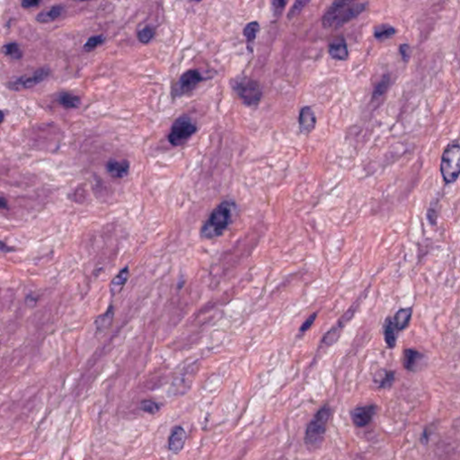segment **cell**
Wrapping results in <instances>:
<instances>
[{"instance_id":"obj_3","label":"cell","mask_w":460,"mask_h":460,"mask_svg":"<svg viewBox=\"0 0 460 460\" xmlns=\"http://www.w3.org/2000/svg\"><path fill=\"white\" fill-rule=\"evenodd\" d=\"M330 416L331 408L329 405H325L309 422L305 434V443L308 449L315 450L322 444Z\"/></svg>"},{"instance_id":"obj_35","label":"cell","mask_w":460,"mask_h":460,"mask_svg":"<svg viewBox=\"0 0 460 460\" xmlns=\"http://www.w3.org/2000/svg\"><path fill=\"white\" fill-rule=\"evenodd\" d=\"M12 251H14V249H13L12 247L8 246L7 245H5V243H3V242L0 241V252L8 253V252H12Z\"/></svg>"},{"instance_id":"obj_29","label":"cell","mask_w":460,"mask_h":460,"mask_svg":"<svg viewBox=\"0 0 460 460\" xmlns=\"http://www.w3.org/2000/svg\"><path fill=\"white\" fill-rule=\"evenodd\" d=\"M308 3H309L308 1H296L293 5L291 6L289 13H288V18L291 20V19L297 17Z\"/></svg>"},{"instance_id":"obj_19","label":"cell","mask_w":460,"mask_h":460,"mask_svg":"<svg viewBox=\"0 0 460 460\" xmlns=\"http://www.w3.org/2000/svg\"><path fill=\"white\" fill-rule=\"evenodd\" d=\"M259 31H260V25L256 21H253L248 25H246L244 29V35H245V40H246L247 50L250 52H253L254 43H255L256 36L258 35Z\"/></svg>"},{"instance_id":"obj_32","label":"cell","mask_w":460,"mask_h":460,"mask_svg":"<svg viewBox=\"0 0 460 460\" xmlns=\"http://www.w3.org/2000/svg\"><path fill=\"white\" fill-rule=\"evenodd\" d=\"M427 218H428V220H429V222L431 225L435 226L437 224V219H438L437 210L433 209L432 207L429 208V210L427 211Z\"/></svg>"},{"instance_id":"obj_28","label":"cell","mask_w":460,"mask_h":460,"mask_svg":"<svg viewBox=\"0 0 460 460\" xmlns=\"http://www.w3.org/2000/svg\"><path fill=\"white\" fill-rule=\"evenodd\" d=\"M105 40L104 35L92 36L88 40H86V42L84 45V50L85 51H91V50H95V48H97L98 46L103 44Z\"/></svg>"},{"instance_id":"obj_22","label":"cell","mask_w":460,"mask_h":460,"mask_svg":"<svg viewBox=\"0 0 460 460\" xmlns=\"http://www.w3.org/2000/svg\"><path fill=\"white\" fill-rule=\"evenodd\" d=\"M129 274H130L129 268L126 267L123 270H120L115 279L112 280V282H111V293L113 295H115V294L120 292L121 289L123 288V286L125 285L128 278H129Z\"/></svg>"},{"instance_id":"obj_8","label":"cell","mask_w":460,"mask_h":460,"mask_svg":"<svg viewBox=\"0 0 460 460\" xmlns=\"http://www.w3.org/2000/svg\"><path fill=\"white\" fill-rule=\"evenodd\" d=\"M205 80V77L200 74L199 70H188L180 78L175 85L174 95L176 96L189 94L195 89L199 84Z\"/></svg>"},{"instance_id":"obj_11","label":"cell","mask_w":460,"mask_h":460,"mask_svg":"<svg viewBox=\"0 0 460 460\" xmlns=\"http://www.w3.org/2000/svg\"><path fill=\"white\" fill-rule=\"evenodd\" d=\"M377 406L375 405H364L355 408L351 412V419L357 427H365L372 421L375 415Z\"/></svg>"},{"instance_id":"obj_25","label":"cell","mask_w":460,"mask_h":460,"mask_svg":"<svg viewBox=\"0 0 460 460\" xmlns=\"http://www.w3.org/2000/svg\"><path fill=\"white\" fill-rule=\"evenodd\" d=\"M2 51L4 52L5 55L9 56L14 60H20L23 57V52L21 50L20 46L18 45L16 42L6 43L5 45L2 47Z\"/></svg>"},{"instance_id":"obj_21","label":"cell","mask_w":460,"mask_h":460,"mask_svg":"<svg viewBox=\"0 0 460 460\" xmlns=\"http://www.w3.org/2000/svg\"><path fill=\"white\" fill-rule=\"evenodd\" d=\"M389 83H390V76L388 74L382 76V77L376 84L373 92H372L373 102L380 100V98H382L385 95V93L388 90Z\"/></svg>"},{"instance_id":"obj_9","label":"cell","mask_w":460,"mask_h":460,"mask_svg":"<svg viewBox=\"0 0 460 460\" xmlns=\"http://www.w3.org/2000/svg\"><path fill=\"white\" fill-rule=\"evenodd\" d=\"M361 299H362V298H359V300L356 301L355 303H354V305L351 306L350 309L347 311L345 315H343L340 319L338 320L337 324H336L333 328H331L330 330L328 331V332L324 335L323 340H322V344H323V345H326V346H332V345H335V343L338 341L339 337H340L341 332L343 330V328L345 327V325L350 321V318L355 314L357 308H358L359 306H360Z\"/></svg>"},{"instance_id":"obj_24","label":"cell","mask_w":460,"mask_h":460,"mask_svg":"<svg viewBox=\"0 0 460 460\" xmlns=\"http://www.w3.org/2000/svg\"><path fill=\"white\" fill-rule=\"evenodd\" d=\"M58 102L67 109H75L80 105V98L70 93H61L58 96Z\"/></svg>"},{"instance_id":"obj_6","label":"cell","mask_w":460,"mask_h":460,"mask_svg":"<svg viewBox=\"0 0 460 460\" xmlns=\"http://www.w3.org/2000/svg\"><path fill=\"white\" fill-rule=\"evenodd\" d=\"M197 131V127L189 117L182 116L175 120L168 135L171 145L179 147L185 144Z\"/></svg>"},{"instance_id":"obj_30","label":"cell","mask_w":460,"mask_h":460,"mask_svg":"<svg viewBox=\"0 0 460 460\" xmlns=\"http://www.w3.org/2000/svg\"><path fill=\"white\" fill-rule=\"evenodd\" d=\"M316 317H317V313H316V312L313 313V314H311V315L306 319L305 322L300 326V334H304L307 331L309 330V328H310L311 326L313 325V324L315 323Z\"/></svg>"},{"instance_id":"obj_23","label":"cell","mask_w":460,"mask_h":460,"mask_svg":"<svg viewBox=\"0 0 460 460\" xmlns=\"http://www.w3.org/2000/svg\"><path fill=\"white\" fill-rule=\"evenodd\" d=\"M373 34L377 40H384L393 37L396 34V29L389 24H381L376 26Z\"/></svg>"},{"instance_id":"obj_20","label":"cell","mask_w":460,"mask_h":460,"mask_svg":"<svg viewBox=\"0 0 460 460\" xmlns=\"http://www.w3.org/2000/svg\"><path fill=\"white\" fill-rule=\"evenodd\" d=\"M395 372L390 370H381L378 371L374 377V381L380 388L385 389L390 387L395 381Z\"/></svg>"},{"instance_id":"obj_5","label":"cell","mask_w":460,"mask_h":460,"mask_svg":"<svg viewBox=\"0 0 460 460\" xmlns=\"http://www.w3.org/2000/svg\"><path fill=\"white\" fill-rule=\"evenodd\" d=\"M232 87L247 106H256L260 103L263 91L257 81L241 76L232 80Z\"/></svg>"},{"instance_id":"obj_34","label":"cell","mask_w":460,"mask_h":460,"mask_svg":"<svg viewBox=\"0 0 460 460\" xmlns=\"http://www.w3.org/2000/svg\"><path fill=\"white\" fill-rule=\"evenodd\" d=\"M40 1H37V0H25V1H23L21 3V5L24 7V8H34L35 6H37L38 5H40Z\"/></svg>"},{"instance_id":"obj_2","label":"cell","mask_w":460,"mask_h":460,"mask_svg":"<svg viewBox=\"0 0 460 460\" xmlns=\"http://www.w3.org/2000/svg\"><path fill=\"white\" fill-rule=\"evenodd\" d=\"M234 208L235 204L230 200H224L217 206L200 230L201 237L212 239L223 235L232 221Z\"/></svg>"},{"instance_id":"obj_14","label":"cell","mask_w":460,"mask_h":460,"mask_svg":"<svg viewBox=\"0 0 460 460\" xmlns=\"http://www.w3.org/2000/svg\"><path fill=\"white\" fill-rule=\"evenodd\" d=\"M187 434L182 426H175L168 438V449L173 454H179L185 447Z\"/></svg>"},{"instance_id":"obj_18","label":"cell","mask_w":460,"mask_h":460,"mask_svg":"<svg viewBox=\"0 0 460 460\" xmlns=\"http://www.w3.org/2000/svg\"><path fill=\"white\" fill-rule=\"evenodd\" d=\"M413 315V307H404L400 308L395 313L393 318V323L398 332L405 330L410 324L411 318Z\"/></svg>"},{"instance_id":"obj_33","label":"cell","mask_w":460,"mask_h":460,"mask_svg":"<svg viewBox=\"0 0 460 460\" xmlns=\"http://www.w3.org/2000/svg\"><path fill=\"white\" fill-rule=\"evenodd\" d=\"M271 4L273 5L275 15H280L285 8V5L288 4V2L287 1H273Z\"/></svg>"},{"instance_id":"obj_4","label":"cell","mask_w":460,"mask_h":460,"mask_svg":"<svg viewBox=\"0 0 460 460\" xmlns=\"http://www.w3.org/2000/svg\"><path fill=\"white\" fill-rule=\"evenodd\" d=\"M440 173L447 185L454 184L460 173V147L456 140L446 147L440 161Z\"/></svg>"},{"instance_id":"obj_27","label":"cell","mask_w":460,"mask_h":460,"mask_svg":"<svg viewBox=\"0 0 460 460\" xmlns=\"http://www.w3.org/2000/svg\"><path fill=\"white\" fill-rule=\"evenodd\" d=\"M155 31L151 26H146L142 30L138 33V39L142 43H148L152 40L155 36Z\"/></svg>"},{"instance_id":"obj_37","label":"cell","mask_w":460,"mask_h":460,"mask_svg":"<svg viewBox=\"0 0 460 460\" xmlns=\"http://www.w3.org/2000/svg\"><path fill=\"white\" fill-rule=\"evenodd\" d=\"M4 118H5V115H4V113H3L2 111L0 110V125H1V123L3 122Z\"/></svg>"},{"instance_id":"obj_31","label":"cell","mask_w":460,"mask_h":460,"mask_svg":"<svg viewBox=\"0 0 460 460\" xmlns=\"http://www.w3.org/2000/svg\"><path fill=\"white\" fill-rule=\"evenodd\" d=\"M399 52H400L402 60H404L405 62H408L410 60L412 50H411L410 45L408 43L401 44L400 47H399Z\"/></svg>"},{"instance_id":"obj_15","label":"cell","mask_w":460,"mask_h":460,"mask_svg":"<svg viewBox=\"0 0 460 460\" xmlns=\"http://www.w3.org/2000/svg\"><path fill=\"white\" fill-rule=\"evenodd\" d=\"M106 170L115 178H123L130 170V163L127 160H116L112 158L106 164Z\"/></svg>"},{"instance_id":"obj_7","label":"cell","mask_w":460,"mask_h":460,"mask_svg":"<svg viewBox=\"0 0 460 460\" xmlns=\"http://www.w3.org/2000/svg\"><path fill=\"white\" fill-rule=\"evenodd\" d=\"M50 70L47 67L40 68L36 70L31 75H25L16 78L15 80L11 81L7 84V87L14 91L25 90L28 88H33L35 85H39L42 81L50 75Z\"/></svg>"},{"instance_id":"obj_17","label":"cell","mask_w":460,"mask_h":460,"mask_svg":"<svg viewBox=\"0 0 460 460\" xmlns=\"http://www.w3.org/2000/svg\"><path fill=\"white\" fill-rule=\"evenodd\" d=\"M64 13V6L61 5H54L44 10L40 11L36 16V20L39 23H50L58 19L60 15Z\"/></svg>"},{"instance_id":"obj_10","label":"cell","mask_w":460,"mask_h":460,"mask_svg":"<svg viewBox=\"0 0 460 460\" xmlns=\"http://www.w3.org/2000/svg\"><path fill=\"white\" fill-rule=\"evenodd\" d=\"M425 355L419 350L408 348L404 350L402 363L405 370L412 372H416L420 370L424 363Z\"/></svg>"},{"instance_id":"obj_36","label":"cell","mask_w":460,"mask_h":460,"mask_svg":"<svg viewBox=\"0 0 460 460\" xmlns=\"http://www.w3.org/2000/svg\"><path fill=\"white\" fill-rule=\"evenodd\" d=\"M7 208V200L4 197H0V209H6Z\"/></svg>"},{"instance_id":"obj_26","label":"cell","mask_w":460,"mask_h":460,"mask_svg":"<svg viewBox=\"0 0 460 460\" xmlns=\"http://www.w3.org/2000/svg\"><path fill=\"white\" fill-rule=\"evenodd\" d=\"M161 405L153 400H143L140 403V409L150 415H155L160 410Z\"/></svg>"},{"instance_id":"obj_13","label":"cell","mask_w":460,"mask_h":460,"mask_svg":"<svg viewBox=\"0 0 460 460\" xmlns=\"http://www.w3.org/2000/svg\"><path fill=\"white\" fill-rule=\"evenodd\" d=\"M316 125V116L310 106H304L301 108L299 116V126L303 134L311 133Z\"/></svg>"},{"instance_id":"obj_1","label":"cell","mask_w":460,"mask_h":460,"mask_svg":"<svg viewBox=\"0 0 460 460\" xmlns=\"http://www.w3.org/2000/svg\"><path fill=\"white\" fill-rule=\"evenodd\" d=\"M368 5L367 2L335 1L325 11L322 17V25L325 29H338L358 17L367 9Z\"/></svg>"},{"instance_id":"obj_12","label":"cell","mask_w":460,"mask_h":460,"mask_svg":"<svg viewBox=\"0 0 460 460\" xmlns=\"http://www.w3.org/2000/svg\"><path fill=\"white\" fill-rule=\"evenodd\" d=\"M328 52L332 59L345 61L349 57L347 42L344 36H336L333 38L328 45Z\"/></svg>"},{"instance_id":"obj_16","label":"cell","mask_w":460,"mask_h":460,"mask_svg":"<svg viewBox=\"0 0 460 460\" xmlns=\"http://www.w3.org/2000/svg\"><path fill=\"white\" fill-rule=\"evenodd\" d=\"M383 327H384L383 334H384L385 344L389 349H394L396 346L398 331L395 328V325L393 323V319L391 317H387L385 319Z\"/></svg>"}]
</instances>
